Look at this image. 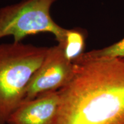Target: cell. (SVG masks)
<instances>
[{"mask_svg": "<svg viewBox=\"0 0 124 124\" xmlns=\"http://www.w3.org/2000/svg\"><path fill=\"white\" fill-rule=\"evenodd\" d=\"M58 90L57 124H124V59H86Z\"/></svg>", "mask_w": 124, "mask_h": 124, "instance_id": "cell-1", "label": "cell"}, {"mask_svg": "<svg viewBox=\"0 0 124 124\" xmlns=\"http://www.w3.org/2000/svg\"><path fill=\"white\" fill-rule=\"evenodd\" d=\"M49 48L14 41L0 44V124H7L24 101L28 85Z\"/></svg>", "mask_w": 124, "mask_h": 124, "instance_id": "cell-2", "label": "cell"}, {"mask_svg": "<svg viewBox=\"0 0 124 124\" xmlns=\"http://www.w3.org/2000/svg\"><path fill=\"white\" fill-rule=\"evenodd\" d=\"M58 0H22L0 8V39L13 36L19 43L28 36L50 33L58 44H64L68 29L51 17V7Z\"/></svg>", "mask_w": 124, "mask_h": 124, "instance_id": "cell-3", "label": "cell"}, {"mask_svg": "<svg viewBox=\"0 0 124 124\" xmlns=\"http://www.w3.org/2000/svg\"><path fill=\"white\" fill-rule=\"evenodd\" d=\"M73 70V63L66 57L63 46L58 44L49 47L42 64L28 85L24 101L58 91L70 80Z\"/></svg>", "mask_w": 124, "mask_h": 124, "instance_id": "cell-4", "label": "cell"}, {"mask_svg": "<svg viewBox=\"0 0 124 124\" xmlns=\"http://www.w3.org/2000/svg\"><path fill=\"white\" fill-rule=\"evenodd\" d=\"M59 108L58 91L23 102L9 117L7 124H57Z\"/></svg>", "mask_w": 124, "mask_h": 124, "instance_id": "cell-5", "label": "cell"}, {"mask_svg": "<svg viewBox=\"0 0 124 124\" xmlns=\"http://www.w3.org/2000/svg\"><path fill=\"white\" fill-rule=\"evenodd\" d=\"M86 31L81 28L68 29L63 46L65 56L73 62L85 53L86 46Z\"/></svg>", "mask_w": 124, "mask_h": 124, "instance_id": "cell-6", "label": "cell"}, {"mask_svg": "<svg viewBox=\"0 0 124 124\" xmlns=\"http://www.w3.org/2000/svg\"><path fill=\"white\" fill-rule=\"evenodd\" d=\"M80 57L86 59H124V38L106 47L85 52Z\"/></svg>", "mask_w": 124, "mask_h": 124, "instance_id": "cell-7", "label": "cell"}]
</instances>
